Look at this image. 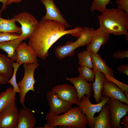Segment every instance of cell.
Instances as JSON below:
<instances>
[{"mask_svg": "<svg viewBox=\"0 0 128 128\" xmlns=\"http://www.w3.org/2000/svg\"><path fill=\"white\" fill-rule=\"evenodd\" d=\"M65 27L59 22L42 19L28 38V45L36 52L38 57L45 59L49 55L50 47L61 37L69 34L78 37L83 30V28L80 27L69 30H66Z\"/></svg>", "mask_w": 128, "mask_h": 128, "instance_id": "obj_1", "label": "cell"}, {"mask_svg": "<svg viewBox=\"0 0 128 128\" xmlns=\"http://www.w3.org/2000/svg\"><path fill=\"white\" fill-rule=\"evenodd\" d=\"M100 27L109 34L128 35V14L117 8L107 9L98 16Z\"/></svg>", "mask_w": 128, "mask_h": 128, "instance_id": "obj_2", "label": "cell"}, {"mask_svg": "<svg viewBox=\"0 0 128 128\" xmlns=\"http://www.w3.org/2000/svg\"><path fill=\"white\" fill-rule=\"evenodd\" d=\"M82 112L78 107L76 106L60 115L53 114L48 112L46 114V120L47 123L54 127L86 128L88 123L87 120L86 116Z\"/></svg>", "mask_w": 128, "mask_h": 128, "instance_id": "obj_3", "label": "cell"}, {"mask_svg": "<svg viewBox=\"0 0 128 128\" xmlns=\"http://www.w3.org/2000/svg\"><path fill=\"white\" fill-rule=\"evenodd\" d=\"M93 28L85 26L81 36L75 41H67L64 45L57 47L54 50L56 57L62 59L67 56H73L75 54V50L77 48L87 46L90 42L94 32Z\"/></svg>", "mask_w": 128, "mask_h": 128, "instance_id": "obj_4", "label": "cell"}, {"mask_svg": "<svg viewBox=\"0 0 128 128\" xmlns=\"http://www.w3.org/2000/svg\"><path fill=\"white\" fill-rule=\"evenodd\" d=\"M39 66L38 62L23 64L24 73L22 79L17 83L20 92L19 102L23 108L28 109L25 106L24 103L26 95L30 91L35 93L34 85L36 81L34 77L36 69Z\"/></svg>", "mask_w": 128, "mask_h": 128, "instance_id": "obj_5", "label": "cell"}, {"mask_svg": "<svg viewBox=\"0 0 128 128\" xmlns=\"http://www.w3.org/2000/svg\"><path fill=\"white\" fill-rule=\"evenodd\" d=\"M89 98L87 95L83 96L78 106L82 113L86 115L89 128H93V119L95 114L100 111L103 106L107 103L110 97L102 96L100 102L96 104L91 103L90 101Z\"/></svg>", "mask_w": 128, "mask_h": 128, "instance_id": "obj_6", "label": "cell"}, {"mask_svg": "<svg viewBox=\"0 0 128 128\" xmlns=\"http://www.w3.org/2000/svg\"><path fill=\"white\" fill-rule=\"evenodd\" d=\"M110 112L111 128H122L120 124L121 119L127 115L128 105L121 101L110 98L107 103Z\"/></svg>", "mask_w": 128, "mask_h": 128, "instance_id": "obj_7", "label": "cell"}, {"mask_svg": "<svg viewBox=\"0 0 128 128\" xmlns=\"http://www.w3.org/2000/svg\"><path fill=\"white\" fill-rule=\"evenodd\" d=\"M11 19L20 24L22 31L20 36L26 40L28 39L32 35L38 23L33 15L26 12H21Z\"/></svg>", "mask_w": 128, "mask_h": 128, "instance_id": "obj_8", "label": "cell"}, {"mask_svg": "<svg viewBox=\"0 0 128 128\" xmlns=\"http://www.w3.org/2000/svg\"><path fill=\"white\" fill-rule=\"evenodd\" d=\"M52 91L60 99L72 105L78 106L80 103L78 93L73 86L67 84L58 85L54 87Z\"/></svg>", "mask_w": 128, "mask_h": 128, "instance_id": "obj_9", "label": "cell"}, {"mask_svg": "<svg viewBox=\"0 0 128 128\" xmlns=\"http://www.w3.org/2000/svg\"><path fill=\"white\" fill-rule=\"evenodd\" d=\"M15 102L0 113V128H16L18 115Z\"/></svg>", "mask_w": 128, "mask_h": 128, "instance_id": "obj_10", "label": "cell"}, {"mask_svg": "<svg viewBox=\"0 0 128 128\" xmlns=\"http://www.w3.org/2000/svg\"><path fill=\"white\" fill-rule=\"evenodd\" d=\"M46 95L50 108L49 112L52 114L59 115L66 112L72 108L71 103L59 98L52 90L48 91Z\"/></svg>", "mask_w": 128, "mask_h": 128, "instance_id": "obj_11", "label": "cell"}, {"mask_svg": "<svg viewBox=\"0 0 128 128\" xmlns=\"http://www.w3.org/2000/svg\"><path fill=\"white\" fill-rule=\"evenodd\" d=\"M45 6L46 14L42 18L46 20L54 21L63 24L65 27H71L64 17L60 11L54 3L53 0H40Z\"/></svg>", "mask_w": 128, "mask_h": 128, "instance_id": "obj_12", "label": "cell"}, {"mask_svg": "<svg viewBox=\"0 0 128 128\" xmlns=\"http://www.w3.org/2000/svg\"><path fill=\"white\" fill-rule=\"evenodd\" d=\"M16 62L20 65L38 62L37 54L33 49L25 42L21 43L16 50Z\"/></svg>", "mask_w": 128, "mask_h": 128, "instance_id": "obj_13", "label": "cell"}, {"mask_svg": "<svg viewBox=\"0 0 128 128\" xmlns=\"http://www.w3.org/2000/svg\"><path fill=\"white\" fill-rule=\"evenodd\" d=\"M110 37L109 34L100 27L95 30L91 40L87 46L86 50L97 53L101 46L106 44Z\"/></svg>", "mask_w": 128, "mask_h": 128, "instance_id": "obj_14", "label": "cell"}, {"mask_svg": "<svg viewBox=\"0 0 128 128\" xmlns=\"http://www.w3.org/2000/svg\"><path fill=\"white\" fill-rule=\"evenodd\" d=\"M66 79L73 85L77 92L80 102L82 98L85 95L89 97L91 96L92 90V84L88 83L81 75H79L76 77H67Z\"/></svg>", "mask_w": 128, "mask_h": 128, "instance_id": "obj_15", "label": "cell"}, {"mask_svg": "<svg viewBox=\"0 0 128 128\" xmlns=\"http://www.w3.org/2000/svg\"><path fill=\"white\" fill-rule=\"evenodd\" d=\"M101 94L128 104V99L124 92L113 82L107 80L104 82Z\"/></svg>", "mask_w": 128, "mask_h": 128, "instance_id": "obj_16", "label": "cell"}, {"mask_svg": "<svg viewBox=\"0 0 128 128\" xmlns=\"http://www.w3.org/2000/svg\"><path fill=\"white\" fill-rule=\"evenodd\" d=\"M36 122L34 113L31 110L21 108L18 113L16 128H33Z\"/></svg>", "mask_w": 128, "mask_h": 128, "instance_id": "obj_17", "label": "cell"}, {"mask_svg": "<svg viewBox=\"0 0 128 128\" xmlns=\"http://www.w3.org/2000/svg\"><path fill=\"white\" fill-rule=\"evenodd\" d=\"M98 115L94 117L93 128H111L110 112L106 104L102 107Z\"/></svg>", "mask_w": 128, "mask_h": 128, "instance_id": "obj_18", "label": "cell"}, {"mask_svg": "<svg viewBox=\"0 0 128 128\" xmlns=\"http://www.w3.org/2000/svg\"><path fill=\"white\" fill-rule=\"evenodd\" d=\"M22 37L15 39L7 41L0 42V49L6 52L7 54V57L14 61H16L17 54L16 50L23 41L25 40Z\"/></svg>", "mask_w": 128, "mask_h": 128, "instance_id": "obj_19", "label": "cell"}, {"mask_svg": "<svg viewBox=\"0 0 128 128\" xmlns=\"http://www.w3.org/2000/svg\"><path fill=\"white\" fill-rule=\"evenodd\" d=\"M95 78L92 84L93 96L96 104L99 103L101 101L102 91L105 82L107 80L105 74L98 71L94 70Z\"/></svg>", "mask_w": 128, "mask_h": 128, "instance_id": "obj_20", "label": "cell"}, {"mask_svg": "<svg viewBox=\"0 0 128 128\" xmlns=\"http://www.w3.org/2000/svg\"><path fill=\"white\" fill-rule=\"evenodd\" d=\"M92 62L93 69L102 72L105 74L114 77L113 70L106 64L103 58L97 53L91 52Z\"/></svg>", "mask_w": 128, "mask_h": 128, "instance_id": "obj_21", "label": "cell"}, {"mask_svg": "<svg viewBox=\"0 0 128 128\" xmlns=\"http://www.w3.org/2000/svg\"><path fill=\"white\" fill-rule=\"evenodd\" d=\"M14 62L5 54L0 53V75L1 76L8 79L12 77Z\"/></svg>", "mask_w": 128, "mask_h": 128, "instance_id": "obj_22", "label": "cell"}, {"mask_svg": "<svg viewBox=\"0 0 128 128\" xmlns=\"http://www.w3.org/2000/svg\"><path fill=\"white\" fill-rule=\"evenodd\" d=\"M16 93L11 86L0 93V113L5 109L15 102Z\"/></svg>", "mask_w": 128, "mask_h": 128, "instance_id": "obj_23", "label": "cell"}, {"mask_svg": "<svg viewBox=\"0 0 128 128\" xmlns=\"http://www.w3.org/2000/svg\"><path fill=\"white\" fill-rule=\"evenodd\" d=\"M2 10H0V32L8 33H16L20 35L22 33L21 27L15 24V21L10 19H4L1 17Z\"/></svg>", "mask_w": 128, "mask_h": 128, "instance_id": "obj_24", "label": "cell"}, {"mask_svg": "<svg viewBox=\"0 0 128 128\" xmlns=\"http://www.w3.org/2000/svg\"><path fill=\"white\" fill-rule=\"evenodd\" d=\"M78 56L79 65L87 66L91 69L93 68L91 51L87 50H84L78 53Z\"/></svg>", "mask_w": 128, "mask_h": 128, "instance_id": "obj_25", "label": "cell"}, {"mask_svg": "<svg viewBox=\"0 0 128 128\" xmlns=\"http://www.w3.org/2000/svg\"><path fill=\"white\" fill-rule=\"evenodd\" d=\"M78 71L81 75L87 81L93 82L95 78L94 70L86 66H80L78 67Z\"/></svg>", "mask_w": 128, "mask_h": 128, "instance_id": "obj_26", "label": "cell"}, {"mask_svg": "<svg viewBox=\"0 0 128 128\" xmlns=\"http://www.w3.org/2000/svg\"><path fill=\"white\" fill-rule=\"evenodd\" d=\"M111 0H93L90 8V10L92 12L97 10L102 13L107 9L106 5L111 3Z\"/></svg>", "mask_w": 128, "mask_h": 128, "instance_id": "obj_27", "label": "cell"}, {"mask_svg": "<svg viewBox=\"0 0 128 128\" xmlns=\"http://www.w3.org/2000/svg\"><path fill=\"white\" fill-rule=\"evenodd\" d=\"M21 65L17 62L13 63V73L11 78L8 80V83L11 84L15 91L16 93H19L20 91L16 80V74L17 70Z\"/></svg>", "mask_w": 128, "mask_h": 128, "instance_id": "obj_28", "label": "cell"}, {"mask_svg": "<svg viewBox=\"0 0 128 128\" xmlns=\"http://www.w3.org/2000/svg\"><path fill=\"white\" fill-rule=\"evenodd\" d=\"M105 75L108 80L114 83L117 87L124 92L125 96L128 99V85L117 80L114 77L105 74Z\"/></svg>", "mask_w": 128, "mask_h": 128, "instance_id": "obj_29", "label": "cell"}, {"mask_svg": "<svg viewBox=\"0 0 128 128\" xmlns=\"http://www.w3.org/2000/svg\"><path fill=\"white\" fill-rule=\"evenodd\" d=\"M20 37V35L17 33L0 32V42L9 41Z\"/></svg>", "mask_w": 128, "mask_h": 128, "instance_id": "obj_30", "label": "cell"}, {"mask_svg": "<svg viewBox=\"0 0 128 128\" xmlns=\"http://www.w3.org/2000/svg\"><path fill=\"white\" fill-rule=\"evenodd\" d=\"M115 2L117 8L124 11L128 14V0H116Z\"/></svg>", "mask_w": 128, "mask_h": 128, "instance_id": "obj_31", "label": "cell"}, {"mask_svg": "<svg viewBox=\"0 0 128 128\" xmlns=\"http://www.w3.org/2000/svg\"><path fill=\"white\" fill-rule=\"evenodd\" d=\"M112 57L114 59H123L128 57V50L122 51L118 50L114 52Z\"/></svg>", "mask_w": 128, "mask_h": 128, "instance_id": "obj_32", "label": "cell"}, {"mask_svg": "<svg viewBox=\"0 0 128 128\" xmlns=\"http://www.w3.org/2000/svg\"><path fill=\"white\" fill-rule=\"evenodd\" d=\"M117 70L123 74L128 75V64L126 65H121L117 68Z\"/></svg>", "mask_w": 128, "mask_h": 128, "instance_id": "obj_33", "label": "cell"}, {"mask_svg": "<svg viewBox=\"0 0 128 128\" xmlns=\"http://www.w3.org/2000/svg\"><path fill=\"white\" fill-rule=\"evenodd\" d=\"M9 79H6L0 75V84L1 85H5L8 83Z\"/></svg>", "mask_w": 128, "mask_h": 128, "instance_id": "obj_34", "label": "cell"}, {"mask_svg": "<svg viewBox=\"0 0 128 128\" xmlns=\"http://www.w3.org/2000/svg\"><path fill=\"white\" fill-rule=\"evenodd\" d=\"M22 0H7L6 4V7L8 5L14 3H18L21 2Z\"/></svg>", "mask_w": 128, "mask_h": 128, "instance_id": "obj_35", "label": "cell"}, {"mask_svg": "<svg viewBox=\"0 0 128 128\" xmlns=\"http://www.w3.org/2000/svg\"><path fill=\"white\" fill-rule=\"evenodd\" d=\"M7 1V0H0V2H1L2 3L1 9L2 11H4L6 8V4Z\"/></svg>", "mask_w": 128, "mask_h": 128, "instance_id": "obj_36", "label": "cell"}, {"mask_svg": "<svg viewBox=\"0 0 128 128\" xmlns=\"http://www.w3.org/2000/svg\"><path fill=\"white\" fill-rule=\"evenodd\" d=\"M57 127L52 126L47 123L45 124L44 125L43 128H56Z\"/></svg>", "mask_w": 128, "mask_h": 128, "instance_id": "obj_37", "label": "cell"}, {"mask_svg": "<svg viewBox=\"0 0 128 128\" xmlns=\"http://www.w3.org/2000/svg\"><path fill=\"white\" fill-rule=\"evenodd\" d=\"M123 122L128 123V115L125 116L122 119Z\"/></svg>", "mask_w": 128, "mask_h": 128, "instance_id": "obj_38", "label": "cell"}, {"mask_svg": "<svg viewBox=\"0 0 128 128\" xmlns=\"http://www.w3.org/2000/svg\"><path fill=\"white\" fill-rule=\"evenodd\" d=\"M122 123L123 125V127L124 128H128V123H126L123 122H121Z\"/></svg>", "mask_w": 128, "mask_h": 128, "instance_id": "obj_39", "label": "cell"}, {"mask_svg": "<svg viewBox=\"0 0 128 128\" xmlns=\"http://www.w3.org/2000/svg\"><path fill=\"white\" fill-rule=\"evenodd\" d=\"M124 37L125 40L128 41V35H124Z\"/></svg>", "mask_w": 128, "mask_h": 128, "instance_id": "obj_40", "label": "cell"}]
</instances>
